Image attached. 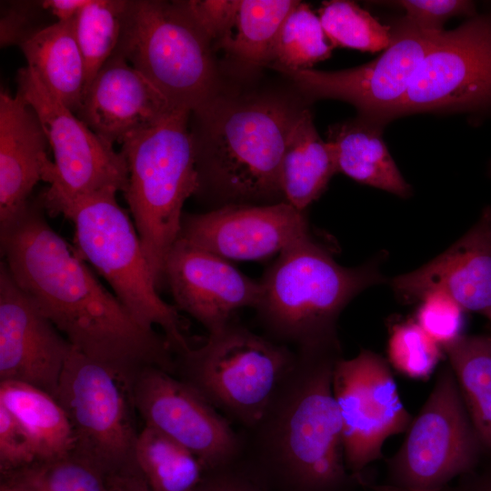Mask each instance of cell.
<instances>
[{
    "label": "cell",
    "mask_w": 491,
    "mask_h": 491,
    "mask_svg": "<svg viewBox=\"0 0 491 491\" xmlns=\"http://www.w3.org/2000/svg\"><path fill=\"white\" fill-rule=\"evenodd\" d=\"M490 174H491V165H490Z\"/></svg>",
    "instance_id": "44"
},
{
    "label": "cell",
    "mask_w": 491,
    "mask_h": 491,
    "mask_svg": "<svg viewBox=\"0 0 491 491\" xmlns=\"http://www.w3.org/2000/svg\"><path fill=\"white\" fill-rule=\"evenodd\" d=\"M305 108L277 96L227 97L220 93L192 113L198 174L195 195L212 209L286 202L282 162Z\"/></svg>",
    "instance_id": "2"
},
{
    "label": "cell",
    "mask_w": 491,
    "mask_h": 491,
    "mask_svg": "<svg viewBox=\"0 0 491 491\" xmlns=\"http://www.w3.org/2000/svg\"><path fill=\"white\" fill-rule=\"evenodd\" d=\"M114 190L83 196L61 215L74 225V248L114 291L145 328L159 326L175 356L187 352L178 309L165 303L147 263L133 219L117 203Z\"/></svg>",
    "instance_id": "5"
},
{
    "label": "cell",
    "mask_w": 491,
    "mask_h": 491,
    "mask_svg": "<svg viewBox=\"0 0 491 491\" xmlns=\"http://www.w3.org/2000/svg\"><path fill=\"white\" fill-rule=\"evenodd\" d=\"M443 349L479 441L491 449V336L462 335Z\"/></svg>",
    "instance_id": "26"
},
{
    "label": "cell",
    "mask_w": 491,
    "mask_h": 491,
    "mask_svg": "<svg viewBox=\"0 0 491 491\" xmlns=\"http://www.w3.org/2000/svg\"><path fill=\"white\" fill-rule=\"evenodd\" d=\"M35 4L18 3L10 7L1 17V46L19 45L37 31L30 25Z\"/></svg>",
    "instance_id": "38"
},
{
    "label": "cell",
    "mask_w": 491,
    "mask_h": 491,
    "mask_svg": "<svg viewBox=\"0 0 491 491\" xmlns=\"http://www.w3.org/2000/svg\"><path fill=\"white\" fill-rule=\"evenodd\" d=\"M29 67L49 92L75 114L86 88L85 61L74 18L45 25L20 45Z\"/></svg>",
    "instance_id": "23"
},
{
    "label": "cell",
    "mask_w": 491,
    "mask_h": 491,
    "mask_svg": "<svg viewBox=\"0 0 491 491\" xmlns=\"http://www.w3.org/2000/svg\"><path fill=\"white\" fill-rule=\"evenodd\" d=\"M199 491H257L253 487L235 481L226 479L206 480L205 478Z\"/></svg>",
    "instance_id": "41"
},
{
    "label": "cell",
    "mask_w": 491,
    "mask_h": 491,
    "mask_svg": "<svg viewBox=\"0 0 491 491\" xmlns=\"http://www.w3.org/2000/svg\"><path fill=\"white\" fill-rule=\"evenodd\" d=\"M37 460L25 431L0 405V474L5 475Z\"/></svg>",
    "instance_id": "37"
},
{
    "label": "cell",
    "mask_w": 491,
    "mask_h": 491,
    "mask_svg": "<svg viewBox=\"0 0 491 491\" xmlns=\"http://www.w3.org/2000/svg\"><path fill=\"white\" fill-rule=\"evenodd\" d=\"M17 93L35 111L54 154L49 186L39 196L45 211L58 215L83 196L105 190L125 193L128 169L122 152L93 132L27 66L17 73Z\"/></svg>",
    "instance_id": "10"
},
{
    "label": "cell",
    "mask_w": 491,
    "mask_h": 491,
    "mask_svg": "<svg viewBox=\"0 0 491 491\" xmlns=\"http://www.w3.org/2000/svg\"><path fill=\"white\" fill-rule=\"evenodd\" d=\"M113 491H153L140 472L106 476Z\"/></svg>",
    "instance_id": "40"
},
{
    "label": "cell",
    "mask_w": 491,
    "mask_h": 491,
    "mask_svg": "<svg viewBox=\"0 0 491 491\" xmlns=\"http://www.w3.org/2000/svg\"><path fill=\"white\" fill-rule=\"evenodd\" d=\"M419 300L416 323L442 348L462 336L465 310L449 295L432 290Z\"/></svg>",
    "instance_id": "34"
},
{
    "label": "cell",
    "mask_w": 491,
    "mask_h": 491,
    "mask_svg": "<svg viewBox=\"0 0 491 491\" xmlns=\"http://www.w3.org/2000/svg\"><path fill=\"white\" fill-rule=\"evenodd\" d=\"M336 361L321 356L314 365L288 404L280 428L286 464L313 491L336 489L347 478L342 420L333 392Z\"/></svg>",
    "instance_id": "14"
},
{
    "label": "cell",
    "mask_w": 491,
    "mask_h": 491,
    "mask_svg": "<svg viewBox=\"0 0 491 491\" xmlns=\"http://www.w3.org/2000/svg\"><path fill=\"white\" fill-rule=\"evenodd\" d=\"M240 0H190L185 5L205 36L220 45L230 34Z\"/></svg>",
    "instance_id": "36"
},
{
    "label": "cell",
    "mask_w": 491,
    "mask_h": 491,
    "mask_svg": "<svg viewBox=\"0 0 491 491\" xmlns=\"http://www.w3.org/2000/svg\"><path fill=\"white\" fill-rule=\"evenodd\" d=\"M392 4L404 9L406 19L430 33L445 31L444 24L454 16L476 15L475 4L466 0H401Z\"/></svg>",
    "instance_id": "35"
},
{
    "label": "cell",
    "mask_w": 491,
    "mask_h": 491,
    "mask_svg": "<svg viewBox=\"0 0 491 491\" xmlns=\"http://www.w3.org/2000/svg\"><path fill=\"white\" fill-rule=\"evenodd\" d=\"M191 114L177 109L121 144L128 169L124 195L157 290L165 284V263L179 238L184 204L198 188Z\"/></svg>",
    "instance_id": "4"
},
{
    "label": "cell",
    "mask_w": 491,
    "mask_h": 491,
    "mask_svg": "<svg viewBox=\"0 0 491 491\" xmlns=\"http://www.w3.org/2000/svg\"><path fill=\"white\" fill-rule=\"evenodd\" d=\"M318 17L332 47L375 53L386 50L393 41L391 25H383L352 1L324 2Z\"/></svg>",
    "instance_id": "32"
},
{
    "label": "cell",
    "mask_w": 491,
    "mask_h": 491,
    "mask_svg": "<svg viewBox=\"0 0 491 491\" xmlns=\"http://www.w3.org/2000/svg\"><path fill=\"white\" fill-rule=\"evenodd\" d=\"M310 235L306 212L279 202L184 212L179 238L227 261H265Z\"/></svg>",
    "instance_id": "16"
},
{
    "label": "cell",
    "mask_w": 491,
    "mask_h": 491,
    "mask_svg": "<svg viewBox=\"0 0 491 491\" xmlns=\"http://www.w3.org/2000/svg\"><path fill=\"white\" fill-rule=\"evenodd\" d=\"M135 412L151 427L190 450L205 470L236 448L229 423L194 387L158 367L139 372L130 386Z\"/></svg>",
    "instance_id": "15"
},
{
    "label": "cell",
    "mask_w": 491,
    "mask_h": 491,
    "mask_svg": "<svg viewBox=\"0 0 491 491\" xmlns=\"http://www.w3.org/2000/svg\"><path fill=\"white\" fill-rule=\"evenodd\" d=\"M384 125L357 117L329 127L338 172L401 197L410 195L406 182L383 140Z\"/></svg>",
    "instance_id": "22"
},
{
    "label": "cell",
    "mask_w": 491,
    "mask_h": 491,
    "mask_svg": "<svg viewBox=\"0 0 491 491\" xmlns=\"http://www.w3.org/2000/svg\"><path fill=\"white\" fill-rule=\"evenodd\" d=\"M392 28L391 45L365 65L338 71L305 69L285 75L308 98L348 102L359 116L386 125L398 117L412 77L440 34L426 32L405 16Z\"/></svg>",
    "instance_id": "12"
},
{
    "label": "cell",
    "mask_w": 491,
    "mask_h": 491,
    "mask_svg": "<svg viewBox=\"0 0 491 491\" xmlns=\"http://www.w3.org/2000/svg\"><path fill=\"white\" fill-rule=\"evenodd\" d=\"M91 0H45L41 1L44 10L49 12L56 21H69L90 3Z\"/></svg>",
    "instance_id": "39"
},
{
    "label": "cell",
    "mask_w": 491,
    "mask_h": 491,
    "mask_svg": "<svg viewBox=\"0 0 491 491\" xmlns=\"http://www.w3.org/2000/svg\"><path fill=\"white\" fill-rule=\"evenodd\" d=\"M55 399L70 423L75 454L105 476L140 472L130 386L115 372L73 347Z\"/></svg>",
    "instance_id": "9"
},
{
    "label": "cell",
    "mask_w": 491,
    "mask_h": 491,
    "mask_svg": "<svg viewBox=\"0 0 491 491\" xmlns=\"http://www.w3.org/2000/svg\"><path fill=\"white\" fill-rule=\"evenodd\" d=\"M441 348L416 322L409 321L393 326L387 354L391 365L401 374L425 379L439 362Z\"/></svg>",
    "instance_id": "33"
},
{
    "label": "cell",
    "mask_w": 491,
    "mask_h": 491,
    "mask_svg": "<svg viewBox=\"0 0 491 491\" xmlns=\"http://www.w3.org/2000/svg\"><path fill=\"white\" fill-rule=\"evenodd\" d=\"M177 109L141 72L114 52L86 87L75 115L114 145L157 125Z\"/></svg>",
    "instance_id": "19"
},
{
    "label": "cell",
    "mask_w": 491,
    "mask_h": 491,
    "mask_svg": "<svg viewBox=\"0 0 491 491\" xmlns=\"http://www.w3.org/2000/svg\"><path fill=\"white\" fill-rule=\"evenodd\" d=\"M175 361L180 379L212 406L254 425L292 360L286 348L230 321Z\"/></svg>",
    "instance_id": "7"
},
{
    "label": "cell",
    "mask_w": 491,
    "mask_h": 491,
    "mask_svg": "<svg viewBox=\"0 0 491 491\" xmlns=\"http://www.w3.org/2000/svg\"><path fill=\"white\" fill-rule=\"evenodd\" d=\"M73 346L0 264V381L35 386L55 397Z\"/></svg>",
    "instance_id": "17"
},
{
    "label": "cell",
    "mask_w": 491,
    "mask_h": 491,
    "mask_svg": "<svg viewBox=\"0 0 491 491\" xmlns=\"http://www.w3.org/2000/svg\"><path fill=\"white\" fill-rule=\"evenodd\" d=\"M333 392L342 420L346 466L360 480L365 467L382 456L386 440L407 430L411 416L389 366L369 350L336 361Z\"/></svg>",
    "instance_id": "13"
},
{
    "label": "cell",
    "mask_w": 491,
    "mask_h": 491,
    "mask_svg": "<svg viewBox=\"0 0 491 491\" xmlns=\"http://www.w3.org/2000/svg\"><path fill=\"white\" fill-rule=\"evenodd\" d=\"M212 45L185 1L128 0L115 53L175 108L194 113L220 94Z\"/></svg>",
    "instance_id": "6"
},
{
    "label": "cell",
    "mask_w": 491,
    "mask_h": 491,
    "mask_svg": "<svg viewBox=\"0 0 491 491\" xmlns=\"http://www.w3.org/2000/svg\"><path fill=\"white\" fill-rule=\"evenodd\" d=\"M406 431L387 462L386 479L371 486L375 491H445L472 473L482 445L450 366L440 370Z\"/></svg>",
    "instance_id": "8"
},
{
    "label": "cell",
    "mask_w": 491,
    "mask_h": 491,
    "mask_svg": "<svg viewBox=\"0 0 491 491\" xmlns=\"http://www.w3.org/2000/svg\"><path fill=\"white\" fill-rule=\"evenodd\" d=\"M394 290L407 300L432 290L449 295L465 311L491 320V208L447 250L413 272L396 276Z\"/></svg>",
    "instance_id": "20"
},
{
    "label": "cell",
    "mask_w": 491,
    "mask_h": 491,
    "mask_svg": "<svg viewBox=\"0 0 491 491\" xmlns=\"http://www.w3.org/2000/svg\"><path fill=\"white\" fill-rule=\"evenodd\" d=\"M10 275L71 346L115 372L129 386L150 366L175 373L164 335L143 327L48 224L38 200L0 226Z\"/></svg>",
    "instance_id": "1"
},
{
    "label": "cell",
    "mask_w": 491,
    "mask_h": 491,
    "mask_svg": "<svg viewBox=\"0 0 491 491\" xmlns=\"http://www.w3.org/2000/svg\"><path fill=\"white\" fill-rule=\"evenodd\" d=\"M127 5L126 0H91L74 18L75 35L85 65L86 87L117 47Z\"/></svg>",
    "instance_id": "30"
},
{
    "label": "cell",
    "mask_w": 491,
    "mask_h": 491,
    "mask_svg": "<svg viewBox=\"0 0 491 491\" xmlns=\"http://www.w3.org/2000/svg\"><path fill=\"white\" fill-rule=\"evenodd\" d=\"M49 143L30 104L16 92L0 93V226L28 205L35 185L47 181L54 162Z\"/></svg>",
    "instance_id": "21"
},
{
    "label": "cell",
    "mask_w": 491,
    "mask_h": 491,
    "mask_svg": "<svg viewBox=\"0 0 491 491\" xmlns=\"http://www.w3.org/2000/svg\"><path fill=\"white\" fill-rule=\"evenodd\" d=\"M136 464L153 491H199L205 467L186 447L145 426L139 432Z\"/></svg>",
    "instance_id": "28"
},
{
    "label": "cell",
    "mask_w": 491,
    "mask_h": 491,
    "mask_svg": "<svg viewBox=\"0 0 491 491\" xmlns=\"http://www.w3.org/2000/svg\"><path fill=\"white\" fill-rule=\"evenodd\" d=\"M338 172L332 145L318 135L311 112L305 108L287 142L281 167L285 201L299 211L325 191Z\"/></svg>",
    "instance_id": "24"
},
{
    "label": "cell",
    "mask_w": 491,
    "mask_h": 491,
    "mask_svg": "<svg viewBox=\"0 0 491 491\" xmlns=\"http://www.w3.org/2000/svg\"><path fill=\"white\" fill-rule=\"evenodd\" d=\"M0 491H30V490L0 481Z\"/></svg>",
    "instance_id": "43"
},
{
    "label": "cell",
    "mask_w": 491,
    "mask_h": 491,
    "mask_svg": "<svg viewBox=\"0 0 491 491\" xmlns=\"http://www.w3.org/2000/svg\"><path fill=\"white\" fill-rule=\"evenodd\" d=\"M332 49L318 15L299 1L280 28L269 67L284 74L311 69L327 59Z\"/></svg>",
    "instance_id": "29"
},
{
    "label": "cell",
    "mask_w": 491,
    "mask_h": 491,
    "mask_svg": "<svg viewBox=\"0 0 491 491\" xmlns=\"http://www.w3.org/2000/svg\"><path fill=\"white\" fill-rule=\"evenodd\" d=\"M491 113V12L443 31L416 70L398 116Z\"/></svg>",
    "instance_id": "11"
},
{
    "label": "cell",
    "mask_w": 491,
    "mask_h": 491,
    "mask_svg": "<svg viewBox=\"0 0 491 491\" xmlns=\"http://www.w3.org/2000/svg\"><path fill=\"white\" fill-rule=\"evenodd\" d=\"M0 405L25 431L37 460L55 459L73 452L70 423L51 395L25 383L0 381Z\"/></svg>",
    "instance_id": "25"
},
{
    "label": "cell",
    "mask_w": 491,
    "mask_h": 491,
    "mask_svg": "<svg viewBox=\"0 0 491 491\" xmlns=\"http://www.w3.org/2000/svg\"><path fill=\"white\" fill-rule=\"evenodd\" d=\"M379 281L376 266H342L310 235L281 252L266 268L256 309L269 329L298 343L306 353L333 349L341 311Z\"/></svg>",
    "instance_id": "3"
},
{
    "label": "cell",
    "mask_w": 491,
    "mask_h": 491,
    "mask_svg": "<svg viewBox=\"0 0 491 491\" xmlns=\"http://www.w3.org/2000/svg\"><path fill=\"white\" fill-rule=\"evenodd\" d=\"M165 282L176 308L208 333L229 323L240 308H256L261 295L259 281L244 275L230 261L181 238L167 256Z\"/></svg>",
    "instance_id": "18"
},
{
    "label": "cell",
    "mask_w": 491,
    "mask_h": 491,
    "mask_svg": "<svg viewBox=\"0 0 491 491\" xmlns=\"http://www.w3.org/2000/svg\"><path fill=\"white\" fill-rule=\"evenodd\" d=\"M446 491H491V468L478 476L468 477L457 487L447 488Z\"/></svg>",
    "instance_id": "42"
},
{
    "label": "cell",
    "mask_w": 491,
    "mask_h": 491,
    "mask_svg": "<svg viewBox=\"0 0 491 491\" xmlns=\"http://www.w3.org/2000/svg\"><path fill=\"white\" fill-rule=\"evenodd\" d=\"M298 2L240 0L233 28L219 45L246 65L269 66L280 28Z\"/></svg>",
    "instance_id": "27"
},
{
    "label": "cell",
    "mask_w": 491,
    "mask_h": 491,
    "mask_svg": "<svg viewBox=\"0 0 491 491\" xmlns=\"http://www.w3.org/2000/svg\"><path fill=\"white\" fill-rule=\"evenodd\" d=\"M1 481L30 491H113L106 476L74 452L55 459L36 460L1 475Z\"/></svg>",
    "instance_id": "31"
}]
</instances>
